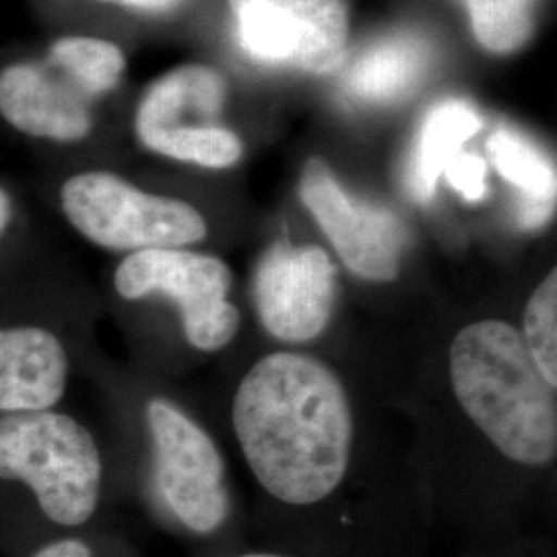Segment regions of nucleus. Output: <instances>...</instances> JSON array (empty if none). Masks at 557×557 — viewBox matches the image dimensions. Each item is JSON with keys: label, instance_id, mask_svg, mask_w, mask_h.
I'll return each mask as SVG.
<instances>
[{"label": "nucleus", "instance_id": "f3484780", "mask_svg": "<svg viewBox=\"0 0 557 557\" xmlns=\"http://www.w3.org/2000/svg\"><path fill=\"white\" fill-rule=\"evenodd\" d=\"M479 44L496 54H510L531 40L535 0H462Z\"/></svg>", "mask_w": 557, "mask_h": 557}, {"label": "nucleus", "instance_id": "412c9836", "mask_svg": "<svg viewBox=\"0 0 557 557\" xmlns=\"http://www.w3.org/2000/svg\"><path fill=\"white\" fill-rule=\"evenodd\" d=\"M103 2H122V4H128V7L143 9V11H156V13H160V11L174 9L182 0H103Z\"/></svg>", "mask_w": 557, "mask_h": 557}, {"label": "nucleus", "instance_id": "f257e3e1", "mask_svg": "<svg viewBox=\"0 0 557 557\" xmlns=\"http://www.w3.org/2000/svg\"><path fill=\"white\" fill-rule=\"evenodd\" d=\"M234 430L255 478L278 502L317 504L347 473L351 405L320 359L278 351L257 361L236 391Z\"/></svg>", "mask_w": 557, "mask_h": 557}, {"label": "nucleus", "instance_id": "f03ea898", "mask_svg": "<svg viewBox=\"0 0 557 557\" xmlns=\"http://www.w3.org/2000/svg\"><path fill=\"white\" fill-rule=\"evenodd\" d=\"M458 405L499 453L543 467L557 455L556 388L543 379L524 338L504 320H479L448 351Z\"/></svg>", "mask_w": 557, "mask_h": 557}, {"label": "nucleus", "instance_id": "4be33fe9", "mask_svg": "<svg viewBox=\"0 0 557 557\" xmlns=\"http://www.w3.org/2000/svg\"><path fill=\"white\" fill-rule=\"evenodd\" d=\"M9 221H11V200L4 195V190H0V236L7 230Z\"/></svg>", "mask_w": 557, "mask_h": 557}, {"label": "nucleus", "instance_id": "5701e85b", "mask_svg": "<svg viewBox=\"0 0 557 557\" xmlns=\"http://www.w3.org/2000/svg\"><path fill=\"white\" fill-rule=\"evenodd\" d=\"M239 557H281V556H273V554H246V556H239Z\"/></svg>", "mask_w": 557, "mask_h": 557}, {"label": "nucleus", "instance_id": "423d86ee", "mask_svg": "<svg viewBox=\"0 0 557 557\" xmlns=\"http://www.w3.org/2000/svg\"><path fill=\"white\" fill-rule=\"evenodd\" d=\"M232 283L223 260L180 248L133 252L114 275L124 299L163 294L176 301L184 335L200 351H220L238 333V308L227 299Z\"/></svg>", "mask_w": 557, "mask_h": 557}, {"label": "nucleus", "instance_id": "9d476101", "mask_svg": "<svg viewBox=\"0 0 557 557\" xmlns=\"http://www.w3.org/2000/svg\"><path fill=\"white\" fill-rule=\"evenodd\" d=\"M337 267L319 246L278 242L255 273V301L264 329L285 343L319 337L333 317Z\"/></svg>", "mask_w": 557, "mask_h": 557}, {"label": "nucleus", "instance_id": "9b49d317", "mask_svg": "<svg viewBox=\"0 0 557 557\" xmlns=\"http://www.w3.org/2000/svg\"><path fill=\"white\" fill-rule=\"evenodd\" d=\"M89 101L91 98L48 59L13 64L0 75V114L32 137H87L91 131Z\"/></svg>", "mask_w": 557, "mask_h": 557}, {"label": "nucleus", "instance_id": "6e6552de", "mask_svg": "<svg viewBox=\"0 0 557 557\" xmlns=\"http://www.w3.org/2000/svg\"><path fill=\"white\" fill-rule=\"evenodd\" d=\"M242 48L264 62L331 73L345 60L347 0H227Z\"/></svg>", "mask_w": 557, "mask_h": 557}, {"label": "nucleus", "instance_id": "4468645a", "mask_svg": "<svg viewBox=\"0 0 557 557\" xmlns=\"http://www.w3.org/2000/svg\"><path fill=\"white\" fill-rule=\"evenodd\" d=\"M479 128L481 119L469 101H440L425 114L405 165V186L413 199L432 200L444 168Z\"/></svg>", "mask_w": 557, "mask_h": 557}, {"label": "nucleus", "instance_id": "dca6fc26", "mask_svg": "<svg viewBox=\"0 0 557 557\" xmlns=\"http://www.w3.org/2000/svg\"><path fill=\"white\" fill-rule=\"evenodd\" d=\"M48 60L91 100L119 85L124 57L116 44L71 36L54 41Z\"/></svg>", "mask_w": 557, "mask_h": 557}, {"label": "nucleus", "instance_id": "2eb2a0df", "mask_svg": "<svg viewBox=\"0 0 557 557\" xmlns=\"http://www.w3.org/2000/svg\"><path fill=\"white\" fill-rule=\"evenodd\" d=\"M487 151L499 176L522 193L520 225L527 230L545 225L556 207V165L531 140L504 126L487 140Z\"/></svg>", "mask_w": 557, "mask_h": 557}, {"label": "nucleus", "instance_id": "ddd939ff", "mask_svg": "<svg viewBox=\"0 0 557 557\" xmlns=\"http://www.w3.org/2000/svg\"><path fill=\"white\" fill-rule=\"evenodd\" d=\"M432 66V46L413 32H400L361 50L343 75V89L363 103L409 98Z\"/></svg>", "mask_w": 557, "mask_h": 557}, {"label": "nucleus", "instance_id": "a211bd4d", "mask_svg": "<svg viewBox=\"0 0 557 557\" xmlns=\"http://www.w3.org/2000/svg\"><path fill=\"white\" fill-rule=\"evenodd\" d=\"M524 345L539 372L557 388V271L533 292L524 308Z\"/></svg>", "mask_w": 557, "mask_h": 557}, {"label": "nucleus", "instance_id": "39448f33", "mask_svg": "<svg viewBox=\"0 0 557 557\" xmlns=\"http://www.w3.org/2000/svg\"><path fill=\"white\" fill-rule=\"evenodd\" d=\"M225 81L209 66H180L151 85L137 112L140 143L172 160L230 168L242 158L238 137L221 126Z\"/></svg>", "mask_w": 557, "mask_h": 557}, {"label": "nucleus", "instance_id": "1a4fd4ad", "mask_svg": "<svg viewBox=\"0 0 557 557\" xmlns=\"http://www.w3.org/2000/svg\"><path fill=\"white\" fill-rule=\"evenodd\" d=\"M299 197L351 273L368 281L397 277L407 234L391 211L349 197L320 158L306 163Z\"/></svg>", "mask_w": 557, "mask_h": 557}, {"label": "nucleus", "instance_id": "6ab92c4d", "mask_svg": "<svg viewBox=\"0 0 557 557\" xmlns=\"http://www.w3.org/2000/svg\"><path fill=\"white\" fill-rule=\"evenodd\" d=\"M448 184L469 202H478L487 195V163L473 153L458 151L444 168Z\"/></svg>", "mask_w": 557, "mask_h": 557}, {"label": "nucleus", "instance_id": "7ed1b4c3", "mask_svg": "<svg viewBox=\"0 0 557 557\" xmlns=\"http://www.w3.org/2000/svg\"><path fill=\"white\" fill-rule=\"evenodd\" d=\"M0 479L23 481L52 522L81 527L100 504V448L71 416L7 413L0 418Z\"/></svg>", "mask_w": 557, "mask_h": 557}, {"label": "nucleus", "instance_id": "20e7f679", "mask_svg": "<svg viewBox=\"0 0 557 557\" xmlns=\"http://www.w3.org/2000/svg\"><path fill=\"white\" fill-rule=\"evenodd\" d=\"M66 220L108 250L182 248L207 238V221L178 199L147 195L108 172H85L60 190Z\"/></svg>", "mask_w": 557, "mask_h": 557}, {"label": "nucleus", "instance_id": "aec40b11", "mask_svg": "<svg viewBox=\"0 0 557 557\" xmlns=\"http://www.w3.org/2000/svg\"><path fill=\"white\" fill-rule=\"evenodd\" d=\"M34 557H94L91 549L85 541L81 539H62L54 541L46 547H41L40 552Z\"/></svg>", "mask_w": 557, "mask_h": 557}, {"label": "nucleus", "instance_id": "f8f14e48", "mask_svg": "<svg viewBox=\"0 0 557 557\" xmlns=\"http://www.w3.org/2000/svg\"><path fill=\"white\" fill-rule=\"evenodd\" d=\"M69 380V358L59 337L41 326L0 329V411H48Z\"/></svg>", "mask_w": 557, "mask_h": 557}, {"label": "nucleus", "instance_id": "0eeeda50", "mask_svg": "<svg viewBox=\"0 0 557 557\" xmlns=\"http://www.w3.org/2000/svg\"><path fill=\"white\" fill-rule=\"evenodd\" d=\"M156 448L153 481L160 498L180 522L197 533L220 531L230 515L225 467L211 436L165 398L147 403Z\"/></svg>", "mask_w": 557, "mask_h": 557}]
</instances>
